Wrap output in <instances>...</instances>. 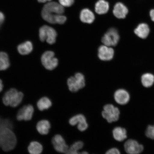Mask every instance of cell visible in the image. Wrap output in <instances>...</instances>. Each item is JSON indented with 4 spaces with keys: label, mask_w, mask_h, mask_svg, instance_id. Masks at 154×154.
<instances>
[{
    "label": "cell",
    "mask_w": 154,
    "mask_h": 154,
    "mask_svg": "<svg viewBox=\"0 0 154 154\" xmlns=\"http://www.w3.org/2000/svg\"><path fill=\"white\" fill-rule=\"evenodd\" d=\"M59 3L63 7H69L74 3V0H59Z\"/></svg>",
    "instance_id": "obj_29"
},
{
    "label": "cell",
    "mask_w": 154,
    "mask_h": 154,
    "mask_svg": "<svg viewBox=\"0 0 154 154\" xmlns=\"http://www.w3.org/2000/svg\"><path fill=\"white\" fill-rule=\"evenodd\" d=\"M51 100L47 97H44L40 99L37 102L38 109L40 111L47 110L52 106Z\"/></svg>",
    "instance_id": "obj_23"
},
{
    "label": "cell",
    "mask_w": 154,
    "mask_h": 154,
    "mask_svg": "<svg viewBox=\"0 0 154 154\" xmlns=\"http://www.w3.org/2000/svg\"><path fill=\"white\" fill-rule=\"evenodd\" d=\"M142 85L145 88H149L154 83V75L150 73H146L141 77Z\"/></svg>",
    "instance_id": "obj_26"
},
{
    "label": "cell",
    "mask_w": 154,
    "mask_h": 154,
    "mask_svg": "<svg viewBox=\"0 0 154 154\" xmlns=\"http://www.w3.org/2000/svg\"><path fill=\"white\" fill-rule=\"evenodd\" d=\"M124 147L126 152L130 154H139L141 153L144 149L143 145L133 139L127 140L124 144Z\"/></svg>",
    "instance_id": "obj_11"
},
{
    "label": "cell",
    "mask_w": 154,
    "mask_h": 154,
    "mask_svg": "<svg viewBox=\"0 0 154 154\" xmlns=\"http://www.w3.org/2000/svg\"><path fill=\"white\" fill-rule=\"evenodd\" d=\"M42 64L44 68L49 70H52L56 67L58 61L55 57V54L52 51H47L44 52L41 57Z\"/></svg>",
    "instance_id": "obj_7"
},
{
    "label": "cell",
    "mask_w": 154,
    "mask_h": 154,
    "mask_svg": "<svg viewBox=\"0 0 154 154\" xmlns=\"http://www.w3.org/2000/svg\"><path fill=\"white\" fill-rule=\"evenodd\" d=\"M120 39L118 31L116 29L112 28L106 32L102 38V42L104 45L111 47L115 46L118 43Z\"/></svg>",
    "instance_id": "obj_10"
},
{
    "label": "cell",
    "mask_w": 154,
    "mask_h": 154,
    "mask_svg": "<svg viewBox=\"0 0 154 154\" xmlns=\"http://www.w3.org/2000/svg\"><path fill=\"white\" fill-rule=\"evenodd\" d=\"M67 87L69 91L75 93L83 89L86 86L85 78L84 75L77 73L73 76L70 77L67 81Z\"/></svg>",
    "instance_id": "obj_4"
},
{
    "label": "cell",
    "mask_w": 154,
    "mask_h": 154,
    "mask_svg": "<svg viewBox=\"0 0 154 154\" xmlns=\"http://www.w3.org/2000/svg\"><path fill=\"white\" fill-rule=\"evenodd\" d=\"M95 15L89 9H84L81 12L80 19L82 22L91 24L95 20Z\"/></svg>",
    "instance_id": "obj_20"
},
{
    "label": "cell",
    "mask_w": 154,
    "mask_h": 154,
    "mask_svg": "<svg viewBox=\"0 0 154 154\" xmlns=\"http://www.w3.org/2000/svg\"><path fill=\"white\" fill-rule=\"evenodd\" d=\"M150 16L152 20L154 22V9H152L150 11Z\"/></svg>",
    "instance_id": "obj_32"
},
{
    "label": "cell",
    "mask_w": 154,
    "mask_h": 154,
    "mask_svg": "<svg viewBox=\"0 0 154 154\" xmlns=\"http://www.w3.org/2000/svg\"><path fill=\"white\" fill-rule=\"evenodd\" d=\"M64 11L63 7L56 2L48 3L43 7L42 11V18L51 24H57L60 14H62Z\"/></svg>",
    "instance_id": "obj_1"
},
{
    "label": "cell",
    "mask_w": 154,
    "mask_h": 154,
    "mask_svg": "<svg viewBox=\"0 0 154 154\" xmlns=\"http://www.w3.org/2000/svg\"><path fill=\"white\" fill-rule=\"evenodd\" d=\"M120 113V111L118 108L112 104H107L103 106L101 115L108 122L111 123L119 120Z\"/></svg>",
    "instance_id": "obj_6"
},
{
    "label": "cell",
    "mask_w": 154,
    "mask_h": 154,
    "mask_svg": "<svg viewBox=\"0 0 154 154\" xmlns=\"http://www.w3.org/2000/svg\"><path fill=\"white\" fill-rule=\"evenodd\" d=\"M106 154H120V152L119 150L116 148H112L109 149L106 152Z\"/></svg>",
    "instance_id": "obj_30"
},
{
    "label": "cell",
    "mask_w": 154,
    "mask_h": 154,
    "mask_svg": "<svg viewBox=\"0 0 154 154\" xmlns=\"http://www.w3.org/2000/svg\"><path fill=\"white\" fill-rule=\"evenodd\" d=\"M51 142L56 151L59 153L67 154L69 146L60 134L55 135L52 139Z\"/></svg>",
    "instance_id": "obj_9"
},
{
    "label": "cell",
    "mask_w": 154,
    "mask_h": 154,
    "mask_svg": "<svg viewBox=\"0 0 154 154\" xmlns=\"http://www.w3.org/2000/svg\"><path fill=\"white\" fill-rule=\"evenodd\" d=\"M11 66L9 55L5 51H0V71L7 70Z\"/></svg>",
    "instance_id": "obj_18"
},
{
    "label": "cell",
    "mask_w": 154,
    "mask_h": 154,
    "mask_svg": "<svg viewBox=\"0 0 154 154\" xmlns=\"http://www.w3.org/2000/svg\"><path fill=\"white\" fill-rule=\"evenodd\" d=\"M38 38L42 42L46 41L48 44H53L56 40L57 32L51 26L44 25L38 29Z\"/></svg>",
    "instance_id": "obj_5"
},
{
    "label": "cell",
    "mask_w": 154,
    "mask_h": 154,
    "mask_svg": "<svg viewBox=\"0 0 154 154\" xmlns=\"http://www.w3.org/2000/svg\"><path fill=\"white\" fill-rule=\"evenodd\" d=\"M36 129L42 135H47L49 134L51 128V125L48 120H43L38 121L36 125Z\"/></svg>",
    "instance_id": "obj_17"
},
{
    "label": "cell",
    "mask_w": 154,
    "mask_h": 154,
    "mask_svg": "<svg viewBox=\"0 0 154 154\" xmlns=\"http://www.w3.org/2000/svg\"><path fill=\"white\" fill-rule=\"evenodd\" d=\"M88 153H88V151H82L81 152H80V154H88Z\"/></svg>",
    "instance_id": "obj_35"
},
{
    "label": "cell",
    "mask_w": 154,
    "mask_h": 154,
    "mask_svg": "<svg viewBox=\"0 0 154 154\" xmlns=\"http://www.w3.org/2000/svg\"><path fill=\"white\" fill-rule=\"evenodd\" d=\"M3 85L2 81L0 79V92H1L3 89Z\"/></svg>",
    "instance_id": "obj_33"
},
{
    "label": "cell",
    "mask_w": 154,
    "mask_h": 154,
    "mask_svg": "<svg viewBox=\"0 0 154 154\" xmlns=\"http://www.w3.org/2000/svg\"><path fill=\"white\" fill-rule=\"evenodd\" d=\"M134 32V33L138 37L142 38H145L149 35V29L147 24L141 23L138 25Z\"/></svg>",
    "instance_id": "obj_21"
},
{
    "label": "cell",
    "mask_w": 154,
    "mask_h": 154,
    "mask_svg": "<svg viewBox=\"0 0 154 154\" xmlns=\"http://www.w3.org/2000/svg\"><path fill=\"white\" fill-rule=\"evenodd\" d=\"M0 127H4L13 129V124L11 121L8 119H5L0 117Z\"/></svg>",
    "instance_id": "obj_27"
},
{
    "label": "cell",
    "mask_w": 154,
    "mask_h": 154,
    "mask_svg": "<svg viewBox=\"0 0 154 154\" xmlns=\"http://www.w3.org/2000/svg\"><path fill=\"white\" fill-rule=\"evenodd\" d=\"M51 0H38V2L39 3H44L47 2L51 1Z\"/></svg>",
    "instance_id": "obj_34"
},
{
    "label": "cell",
    "mask_w": 154,
    "mask_h": 154,
    "mask_svg": "<svg viewBox=\"0 0 154 154\" xmlns=\"http://www.w3.org/2000/svg\"><path fill=\"white\" fill-rule=\"evenodd\" d=\"M5 20V15L4 13L0 11V29L2 26Z\"/></svg>",
    "instance_id": "obj_31"
},
{
    "label": "cell",
    "mask_w": 154,
    "mask_h": 154,
    "mask_svg": "<svg viewBox=\"0 0 154 154\" xmlns=\"http://www.w3.org/2000/svg\"><path fill=\"white\" fill-rule=\"evenodd\" d=\"M146 135L150 139L154 140V125H149L147 126Z\"/></svg>",
    "instance_id": "obj_28"
},
{
    "label": "cell",
    "mask_w": 154,
    "mask_h": 154,
    "mask_svg": "<svg viewBox=\"0 0 154 154\" xmlns=\"http://www.w3.org/2000/svg\"><path fill=\"white\" fill-rule=\"evenodd\" d=\"M23 94L18 92L14 88H11L8 91L3 97V102L4 105L13 107H16L22 102Z\"/></svg>",
    "instance_id": "obj_3"
},
{
    "label": "cell",
    "mask_w": 154,
    "mask_h": 154,
    "mask_svg": "<svg viewBox=\"0 0 154 154\" xmlns=\"http://www.w3.org/2000/svg\"><path fill=\"white\" fill-rule=\"evenodd\" d=\"M114 98L117 103L119 105H124L128 103L130 99V96L126 90L119 89L115 92Z\"/></svg>",
    "instance_id": "obj_14"
},
{
    "label": "cell",
    "mask_w": 154,
    "mask_h": 154,
    "mask_svg": "<svg viewBox=\"0 0 154 154\" xmlns=\"http://www.w3.org/2000/svg\"><path fill=\"white\" fill-rule=\"evenodd\" d=\"M34 46L33 43L30 40H26L18 44L17 47V50L18 53L22 55H27L29 54L33 51Z\"/></svg>",
    "instance_id": "obj_15"
},
{
    "label": "cell",
    "mask_w": 154,
    "mask_h": 154,
    "mask_svg": "<svg viewBox=\"0 0 154 154\" xmlns=\"http://www.w3.org/2000/svg\"><path fill=\"white\" fill-rule=\"evenodd\" d=\"M69 123L71 126L77 125L78 130L82 132L85 131L89 127L86 116L82 113H79L70 117Z\"/></svg>",
    "instance_id": "obj_8"
},
{
    "label": "cell",
    "mask_w": 154,
    "mask_h": 154,
    "mask_svg": "<svg viewBox=\"0 0 154 154\" xmlns=\"http://www.w3.org/2000/svg\"><path fill=\"white\" fill-rule=\"evenodd\" d=\"M17 143L16 136L12 129L0 128V147L4 151L8 152L14 149Z\"/></svg>",
    "instance_id": "obj_2"
},
{
    "label": "cell",
    "mask_w": 154,
    "mask_h": 154,
    "mask_svg": "<svg viewBox=\"0 0 154 154\" xmlns=\"http://www.w3.org/2000/svg\"><path fill=\"white\" fill-rule=\"evenodd\" d=\"M84 146L83 142L82 140H78L69 146L67 154H79Z\"/></svg>",
    "instance_id": "obj_24"
},
{
    "label": "cell",
    "mask_w": 154,
    "mask_h": 154,
    "mask_svg": "<svg viewBox=\"0 0 154 154\" xmlns=\"http://www.w3.org/2000/svg\"><path fill=\"white\" fill-rule=\"evenodd\" d=\"M28 150L30 154H40L43 152V147L39 142H32L28 146Z\"/></svg>",
    "instance_id": "obj_25"
},
{
    "label": "cell",
    "mask_w": 154,
    "mask_h": 154,
    "mask_svg": "<svg viewBox=\"0 0 154 154\" xmlns=\"http://www.w3.org/2000/svg\"><path fill=\"white\" fill-rule=\"evenodd\" d=\"M114 54V50L108 46L101 45L98 49V57L102 60H110L112 59Z\"/></svg>",
    "instance_id": "obj_13"
},
{
    "label": "cell",
    "mask_w": 154,
    "mask_h": 154,
    "mask_svg": "<svg viewBox=\"0 0 154 154\" xmlns=\"http://www.w3.org/2000/svg\"><path fill=\"white\" fill-rule=\"evenodd\" d=\"M109 3L105 0H99L95 5V10L98 14H106L109 11Z\"/></svg>",
    "instance_id": "obj_22"
},
{
    "label": "cell",
    "mask_w": 154,
    "mask_h": 154,
    "mask_svg": "<svg viewBox=\"0 0 154 154\" xmlns=\"http://www.w3.org/2000/svg\"><path fill=\"white\" fill-rule=\"evenodd\" d=\"M128 9L126 6L121 3H117L115 5L113 12V14L119 19H124L128 13Z\"/></svg>",
    "instance_id": "obj_16"
},
{
    "label": "cell",
    "mask_w": 154,
    "mask_h": 154,
    "mask_svg": "<svg viewBox=\"0 0 154 154\" xmlns=\"http://www.w3.org/2000/svg\"><path fill=\"white\" fill-rule=\"evenodd\" d=\"M34 112V107L31 105L25 106L19 110L17 116L19 121H28L31 120Z\"/></svg>",
    "instance_id": "obj_12"
},
{
    "label": "cell",
    "mask_w": 154,
    "mask_h": 154,
    "mask_svg": "<svg viewBox=\"0 0 154 154\" xmlns=\"http://www.w3.org/2000/svg\"><path fill=\"white\" fill-rule=\"evenodd\" d=\"M112 136L114 139L119 142L122 141L127 138L126 129L117 127L112 130Z\"/></svg>",
    "instance_id": "obj_19"
}]
</instances>
